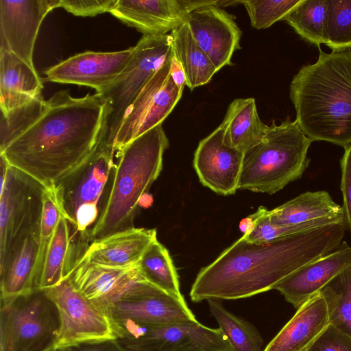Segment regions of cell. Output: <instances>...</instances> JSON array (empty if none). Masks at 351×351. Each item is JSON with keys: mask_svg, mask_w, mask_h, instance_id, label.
Here are the masks:
<instances>
[{"mask_svg": "<svg viewBox=\"0 0 351 351\" xmlns=\"http://www.w3.org/2000/svg\"><path fill=\"white\" fill-rule=\"evenodd\" d=\"M346 230L344 222L334 223L262 243L241 237L199 271L191 300H237L274 289L296 269L339 247Z\"/></svg>", "mask_w": 351, "mask_h": 351, "instance_id": "cell-1", "label": "cell"}, {"mask_svg": "<svg viewBox=\"0 0 351 351\" xmlns=\"http://www.w3.org/2000/svg\"><path fill=\"white\" fill-rule=\"evenodd\" d=\"M42 115L2 152L8 164L52 189L97 149L106 107L95 93L75 98L60 90Z\"/></svg>", "mask_w": 351, "mask_h": 351, "instance_id": "cell-2", "label": "cell"}, {"mask_svg": "<svg viewBox=\"0 0 351 351\" xmlns=\"http://www.w3.org/2000/svg\"><path fill=\"white\" fill-rule=\"evenodd\" d=\"M294 75L289 95L295 121L313 141L351 144V50L323 51Z\"/></svg>", "mask_w": 351, "mask_h": 351, "instance_id": "cell-3", "label": "cell"}, {"mask_svg": "<svg viewBox=\"0 0 351 351\" xmlns=\"http://www.w3.org/2000/svg\"><path fill=\"white\" fill-rule=\"evenodd\" d=\"M169 140L159 124L128 143L118 153L110 186L99 216L88 232V241L134 228L142 196L162 169Z\"/></svg>", "mask_w": 351, "mask_h": 351, "instance_id": "cell-4", "label": "cell"}, {"mask_svg": "<svg viewBox=\"0 0 351 351\" xmlns=\"http://www.w3.org/2000/svg\"><path fill=\"white\" fill-rule=\"evenodd\" d=\"M312 142L295 120L273 121L263 141L244 152L238 189L271 195L300 179Z\"/></svg>", "mask_w": 351, "mask_h": 351, "instance_id": "cell-5", "label": "cell"}, {"mask_svg": "<svg viewBox=\"0 0 351 351\" xmlns=\"http://www.w3.org/2000/svg\"><path fill=\"white\" fill-rule=\"evenodd\" d=\"M171 51V38L168 34L143 35L138 40L121 73L107 89L99 94L106 107L100 145L112 149L128 110Z\"/></svg>", "mask_w": 351, "mask_h": 351, "instance_id": "cell-6", "label": "cell"}, {"mask_svg": "<svg viewBox=\"0 0 351 351\" xmlns=\"http://www.w3.org/2000/svg\"><path fill=\"white\" fill-rule=\"evenodd\" d=\"M60 327L58 309L44 290L1 298L0 351H47Z\"/></svg>", "mask_w": 351, "mask_h": 351, "instance_id": "cell-7", "label": "cell"}, {"mask_svg": "<svg viewBox=\"0 0 351 351\" xmlns=\"http://www.w3.org/2000/svg\"><path fill=\"white\" fill-rule=\"evenodd\" d=\"M115 156L112 148L99 145L55 188L62 215L77 234L88 237V228L98 219L116 167Z\"/></svg>", "mask_w": 351, "mask_h": 351, "instance_id": "cell-8", "label": "cell"}, {"mask_svg": "<svg viewBox=\"0 0 351 351\" xmlns=\"http://www.w3.org/2000/svg\"><path fill=\"white\" fill-rule=\"evenodd\" d=\"M0 267L27 235L39 232L45 188L1 156Z\"/></svg>", "mask_w": 351, "mask_h": 351, "instance_id": "cell-9", "label": "cell"}, {"mask_svg": "<svg viewBox=\"0 0 351 351\" xmlns=\"http://www.w3.org/2000/svg\"><path fill=\"white\" fill-rule=\"evenodd\" d=\"M184 73L171 53L128 110L112 147L116 156L131 141L162 124L181 98Z\"/></svg>", "mask_w": 351, "mask_h": 351, "instance_id": "cell-10", "label": "cell"}, {"mask_svg": "<svg viewBox=\"0 0 351 351\" xmlns=\"http://www.w3.org/2000/svg\"><path fill=\"white\" fill-rule=\"evenodd\" d=\"M108 313L117 338L122 331L130 328L197 321L185 300L168 294L147 280L137 282L114 302L109 306Z\"/></svg>", "mask_w": 351, "mask_h": 351, "instance_id": "cell-11", "label": "cell"}, {"mask_svg": "<svg viewBox=\"0 0 351 351\" xmlns=\"http://www.w3.org/2000/svg\"><path fill=\"white\" fill-rule=\"evenodd\" d=\"M44 291L58 311L60 327L56 348L117 339L108 314L84 297L68 278Z\"/></svg>", "mask_w": 351, "mask_h": 351, "instance_id": "cell-12", "label": "cell"}, {"mask_svg": "<svg viewBox=\"0 0 351 351\" xmlns=\"http://www.w3.org/2000/svg\"><path fill=\"white\" fill-rule=\"evenodd\" d=\"M117 340L124 351H234L219 328L197 321L130 328Z\"/></svg>", "mask_w": 351, "mask_h": 351, "instance_id": "cell-13", "label": "cell"}, {"mask_svg": "<svg viewBox=\"0 0 351 351\" xmlns=\"http://www.w3.org/2000/svg\"><path fill=\"white\" fill-rule=\"evenodd\" d=\"M60 0H0V51L12 52L32 66L40 27Z\"/></svg>", "mask_w": 351, "mask_h": 351, "instance_id": "cell-14", "label": "cell"}, {"mask_svg": "<svg viewBox=\"0 0 351 351\" xmlns=\"http://www.w3.org/2000/svg\"><path fill=\"white\" fill-rule=\"evenodd\" d=\"M134 51V46L118 51L77 53L47 69L45 80L86 86L100 94L121 73Z\"/></svg>", "mask_w": 351, "mask_h": 351, "instance_id": "cell-15", "label": "cell"}, {"mask_svg": "<svg viewBox=\"0 0 351 351\" xmlns=\"http://www.w3.org/2000/svg\"><path fill=\"white\" fill-rule=\"evenodd\" d=\"M224 3L208 0H117L110 13L143 35H162L186 23L194 10Z\"/></svg>", "mask_w": 351, "mask_h": 351, "instance_id": "cell-16", "label": "cell"}, {"mask_svg": "<svg viewBox=\"0 0 351 351\" xmlns=\"http://www.w3.org/2000/svg\"><path fill=\"white\" fill-rule=\"evenodd\" d=\"M186 23L201 49L217 71L232 65L234 51L240 49L241 31L234 16L217 5L199 8L187 16Z\"/></svg>", "mask_w": 351, "mask_h": 351, "instance_id": "cell-17", "label": "cell"}, {"mask_svg": "<svg viewBox=\"0 0 351 351\" xmlns=\"http://www.w3.org/2000/svg\"><path fill=\"white\" fill-rule=\"evenodd\" d=\"M243 154L223 142L219 126L199 143L193 167L204 186L221 195H232L238 189Z\"/></svg>", "mask_w": 351, "mask_h": 351, "instance_id": "cell-18", "label": "cell"}, {"mask_svg": "<svg viewBox=\"0 0 351 351\" xmlns=\"http://www.w3.org/2000/svg\"><path fill=\"white\" fill-rule=\"evenodd\" d=\"M68 279L84 297L108 314L114 302L137 282L146 280L138 264L114 268L95 264L81 257L75 261Z\"/></svg>", "mask_w": 351, "mask_h": 351, "instance_id": "cell-19", "label": "cell"}, {"mask_svg": "<svg viewBox=\"0 0 351 351\" xmlns=\"http://www.w3.org/2000/svg\"><path fill=\"white\" fill-rule=\"evenodd\" d=\"M350 265L351 246L343 241L334 251L305 264L285 277L274 289L298 308Z\"/></svg>", "mask_w": 351, "mask_h": 351, "instance_id": "cell-20", "label": "cell"}, {"mask_svg": "<svg viewBox=\"0 0 351 351\" xmlns=\"http://www.w3.org/2000/svg\"><path fill=\"white\" fill-rule=\"evenodd\" d=\"M156 239L155 229L132 228L90 241L80 257L103 266L130 267L138 263Z\"/></svg>", "mask_w": 351, "mask_h": 351, "instance_id": "cell-21", "label": "cell"}, {"mask_svg": "<svg viewBox=\"0 0 351 351\" xmlns=\"http://www.w3.org/2000/svg\"><path fill=\"white\" fill-rule=\"evenodd\" d=\"M329 324L326 301L319 293L298 308L263 351H308Z\"/></svg>", "mask_w": 351, "mask_h": 351, "instance_id": "cell-22", "label": "cell"}, {"mask_svg": "<svg viewBox=\"0 0 351 351\" xmlns=\"http://www.w3.org/2000/svg\"><path fill=\"white\" fill-rule=\"evenodd\" d=\"M62 215L47 246L38 280V289L56 287L68 278L86 245Z\"/></svg>", "mask_w": 351, "mask_h": 351, "instance_id": "cell-23", "label": "cell"}, {"mask_svg": "<svg viewBox=\"0 0 351 351\" xmlns=\"http://www.w3.org/2000/svg\"><path fill=\"white\" fill-rule=\"evenodd\" d=\"M43 88L34 66L12 52L0 51L1 113L29 102L41 95Z\"/></svg>", "mask_w": 351, "mask_h": 351, "instance_id": "cell-24", "label": "cell"}, {"mask_svg": "<svg viewBox=\"0 0 351 351\" xmlns=\"http://www.w3.org/2000/svg\"><path fill=\"white\" fill-rule=\"evenodd\" d=\"M269 213L273 223L284 226L344 222L343 207L335 203L325 191L302 193Z\"/></svg>", "mask_w": 351, "mask_h": 351, "instance_id": "cell-25", "label": "cell"}, {"mask_svg": "<svg viewBox=\"0 0 351 351\" xmlns=\"http://www.w3.org/2000/svg\"><path fill=\"white\" fill-rule=\"evenodd\" d=\"M39 232L25 237L0 267L1 298H11L38 289Z\"/></svg>", "mask_w": 351, "mask_h": 351, "instance_id": "cell-26", "label": "cell"}, {"mask_svg": "<svg viewBox=\"0 0 351 351\" xmlns=\"http://www.w3.org/2000/svg\"><path fill=\"white\" fill-rule=\"evenodd\" d=\"M219 127L223 142L243 153L261 142L268 129L258 116L253 97L232 101Z\"/></svg>", "mask_w": 351, "mask_h": 351, "instance_id": "cell-27", "label": "cell"}, {"mask_svg": "<svg viewBox=\"0 0 351 351\" xmlns=\"http://www.w3.org/2000/svg\"><path fill=\"white\" fill-rule=\"evenodd\" d=\"M169 34L173 56L184 73L186 86L193 90L208 84L217 70L195 41L187 23Z\"/></svg>", "mask_w": 351, "mask_h": 351, "instance_id": "cell-28", "label": "cell"}, {"mask_svg": "<svg viewBox=\"0 0 351 351\" xmlns=\"http://www.w3.org/2000/svg\"><path fill=\"white\" fill-rule=\"evenodd\" d=\"M147 281L181 300L178 275L168 250L157 239L146 250L138 263Z\"/></svg>", "mask_w": 351, "mask_h": 351, "instance_id": "cell-29", "label": "cell"}, {"mask_svg": "<svg viewBox=\"0 0 351 351\" xmlns=\"http://www.w3.org/2000/svg\"><path fill=\"white\" fill-rule=\"evenodd\" d=\"M328 0H302L284 18L306 42L320 47L326 44Z\"/></svg>", "mask_w": 351, "mask_h": 351, "instance_id": "cell-30", "label": "cell"}, {"mask_svg": "<svg viewBox=\"0 0 351 351\" xmlns=\"http://www.w3.org/2000/svg\"><path fill=\"white\" fill-rule=\"evenodd\" d=\"M210 313L234 351H263V339L250 323L227 310L217 300H207Z\"/></svg>", "mask_w": 351, "mask_h": 351, "instance_id": "cell-31", "label": "cell"}, {"mask_svg": "<svg viewBox=\"0 0 351 351\" xmlns=\"http://www.w3.org/2000/svg\"><path fill=\"white\" fill-rule=\"evenodd\" d=\"M327 306L330 324L351 337V265L320 291Z\"/></svg>", "mask_w": 351, "mask_h": 351, "instance_id": "cell-32", "label": "cell"}, {"mask_svg": "<svg viewBox=\"0 0 351 351\" xmlns=\"http://www.w3.org/2000/svg\"><path fill=\"white\" fill-rule=\"evenodd\" d=\"M47 106V100L40 95L7 113H1L0 152L28 129L42 115Z\"/></svg>", "mask_w": 351, "mask_h": 351, "instance_id": "cell-33", "label": "cell"}, {"mask_svg": "<svg viewBox=\"0 0 351 351\" xmlns=\"http://www.w3.org/2000/svg\"><path fill=\"white\" fill-rule=\"evenodd\" d=\"M325 45L332 51L351 50V0H328Z\"/></svg>", "mask_w": 351, "mask_h": 351, "instance_id": "cell-34", "label": "cell"}, {"mask_svg": "<svg viewBox=\"0 0 351 351\" xmlns=\"http://www.w3.org/2000/svg\"><path fill=\"white\" fill-rule=\"evenodd\" d=\"M249 217L252 221V228L242 237L249 242L256 243L271 242L295 233L326 226L315 222L295 226L276 224L271 221L269 210L263 206H260Z\"/></svg>", "mask_w": 351, "mask_h": 351, "instance_id": "cell-35", "label": "cell"}, {"mask_svg": "<svg viewBox=\"0 0 351 351\" xmlns=\"http://www.w3.org/2000/svg\"><path fill=\"white\" fill-rule=\"evenodd\" d=\"M302 0H247L241 1L250 17L251 25L256 29H266L286 15Z\"/></svg>", "mask_w": 351, "mask_h": 351, "instance_id": "cell-36", "label": "cell"}, {"mask_svg": "<svg viewBox=\"0 0 351 351\" xmlns=\"http://www.w3.org/2000/svg\"><path fill=\"white\" fill-rule=\"evenodd\" d=\"M62 215V210L58 202L55 189H45L43 193L39 228L40 250L38 261V285L47 246Z\"/></svg>", "mask_w": 351, "mask_h": 351, "instance_id": "cell-37", "label": "cell"}, {"mask_svg": "<svg viewBox=\"0 0 351 351\" xmlns=\"http://www.w3.org/2000/svg\"><path fill=\"white\" fill-rule=\"evenodd\" d=\"M308 351H351V337L330 324Z\"/></svg>", "mask_w": 351, "mask_h": 351, "instance_id": "cell-38", "label": "cell"}, {"mask_svg": "<svg viewBox=\"0 0 351 351\" xmlns=\"http://www.w3.org/2000/svg\"><path fill=\"white\" fill-rule=\"evenodd\" d=\"M117 0H60L59 7L80 16H95L110 12Z\"/></svg>", "mask_w": 351, "mask_h": 351, "instance_id": "cell-39", "label": "cell"}, {"mask_svg": "<svg viewBox=\"0 0 351 351\" xmlns=\"http://www.w3.org/2000/svg\"><path fill=\"white\" fill-rule=\"evenodd\" d=\"M343 149L344 152L340 161L341 190L343 195L342 207L346 230L351 232V144L345 146Z\"/></svg>", "mask_w": 351, "mask_h": 351, "instance_id": "cell-40", "label": "cell"}, {"mask_svg": "<svg viewBox=\"0 0 351 351\" xmlns=\"http://www.w3.org/2000/svg\"><path fill=\"white\" fill-rule=\"evenodd\" d=\"M69 351H124L116 339L68 347Z\"/></svg>", "mask_w": 351, "mask_h": 351, "instance_id": "cell-41", "label": "cell"}, {"mask_svg": "<svg viewBox=\"0 0 351 351\" xmlns=\"http://www.w3.org/2000/svg\"><path fill=\"white\" fill-rule=\"evenodd\" d=\"M153 199L152 195L146 193L144 194L139 201V206L147 208L152 204Z\"/></svg>", "mask_w": 351, "mask_h": 351, "instance_id": "cell-42", "label": "cell"}, {"mask_svg": "<svg viewBox=\"0 0 351 351\" xmlns=\"http://www.w3.org/2000/svg\"><path fill=\"white\" fill-rule=\"evenodd\" d=\"M47 351H69V350L68 348H52Z\"/></svg>", "mask_w": 351, "mask_h": 351, "instance_id": "cell-43", "label": "cell"}]
</instances>
